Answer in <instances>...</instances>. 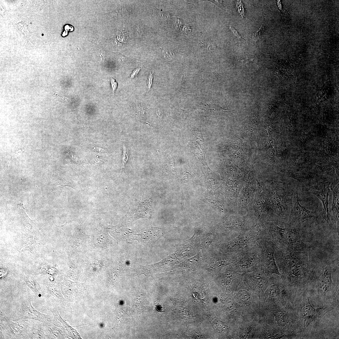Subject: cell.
Segmentation results:
<instances>
[{"instance_id": "1", "label": "cell", "mask_w": 339, "mask_h": 339, "mask_svg": "<svg viewBox=\"0 0 339 339\" xmlns=\"http://www.w3.org/2000/svg\"><path fill=\"white\" fill-rule=\"evenodd\" d=\"M274 257L278 269H281L289 280L292 281L304 279L313 262L307 250H284L276 246Z\"/></svg>"}, {"instance_id": "2", "label": "cell", "mask_w": 339, "mask_h": 339, "mask_svg": "<svg viewBox=\"0 0 339 339\" xmlns=\"http://www.w3.org/2000/svg\"><path fill=\"white\" fill-rule=\"evenodd\" d=\"M262 238L271 241L277 248L284 250L302 251L307 247L301 240L297 229L283 228L271 224L264 230H262Z\"/></svg>"}, {"instance_id": "3", "label": "cell", "mask_w": 339, "mask_h": 339, "mask_svg": "<svg viewBox=\"0 0 339 339\" xmlns=\"http://www.w3.org/2000/svg\"><path fill=\"white\" fill-rule=\"evenodd\" d=\"M260 228L250 230L227 242L220 244L218 250L222 253L238 252L251 248L256 245L257 241L262 239Z\"/></svg>"}, {"instance_id": "4", "label": "cell", "mask_w": 339, "mask_h": 339, "mask_svg": "<svg viewBox=\"0 0 339 339\" xmlns=\"http://www.w3.org/2000/svg\"><path fill=\"white\" fill-rule=\"evenodd\" d=\"M232 267L236 272H245L259 268L261 266L257 245L249 249L233 253Z\"/></svg>"}, {"instance_id": "5", "label": "cell", "mask_w": 339, "mask_h": 339, "mask_svg": "<svg viewBox=\"0 0 339 339\" xmlns=\"http://www.w3.org/2000/svg\"><path fill=\"white\" fill-rule=\"evenodd\" d=\"M256 245L260 254L261 267L267 274L281 276L274 257L275 245L270 240L264 238L259 239Z\"/></svg>"}, {"instance_id": "6", "label": "cell", "mask_w": 339, "mask_h": 339, "mask_svg": "<svg viewBox=\"0 0 339 339\" xmlns=\"http://www.w3.org/2000/svg\"><path fill=\"white\" fill-rule=\"evenodd\" d=\"M30 298L24 300L20 308L12 318L13 321L23 320H31L41 322L51 323L52 320L49 315L42 313L36 309L33 306Z\"/></svg>"}, {"instance_id": "7", "label": "cell", "mask_w": 339, "mask_h": 339, "mask_svg": "<svg viewBox=\"0 0 339 339\" xmlns=\"http://www.w3.org/2000/svg\"><path fill=\"white\" fill-rule=\"evenodd\" d=\"M315 213L306 209L299 202L297 190L293 191L292 196V207L289 217V224L290 226L300 225L303 223L314 215Z\"/></svg>"}, {"instance_id": "8", "label": "cell", "mask_w": 339, "mask_h": 339, "mask_svg": "<svg viewBox=\"0 0 339 339\" xmlns=\"http://www.w3.org/2000/svg\"><path fill=\"white\" fill-rule=\"evenodd\" d=\"M21 321H12L5 318L1 320L0 327L4 338L7 339H18L27 336L29 325L26 320Z\"/></svg>"}, {"instance_id": "9", "label": "cell", "mask_w": 339, "mask_h": 339, "mask_svg": "<svg viewBox=\"0 0 339 339\" xmlns=\"http://www.w3.org/2000/svg\"><path fill=\"white\" fill-rule=\"evenodd\" d=\"M307 193L316 196L321 201L323 205L322 216L329 223L330 221V214L328 207V199L330 193V183H320L309 187L307 190Z\"/></svg>"}, {"instance_id": "10", "label": "cell", "mask_w": 339, "mask_h": 339, "mask_svg": "<svg viewBox=\"0 0 339 339\" xmlns=\"http://www.w3.org/2000/svg\"><path fill=\"white\" fill-rule=\"evenodd\" d=\"M17 210L20 218L22 229L27 234L34 235L38 231L37 225L34 220L30 219L26 213L22 203L17 205Z\"/></svg>"}, {"instance_id": "11", "label": "cell", "mask_w": 339, "mask_h": 339, "mask_svg": "<svg viewBox=\"0 0 339 339\" xmlns=\"http://www.w3.org/2000/svg\"><path fill=\"white\" fill-rule=\"evenodd\" d=\"M321 308H314L310 304L309 300V303H307L303 307L302 315L304 319V325L305 326H308L317 316L319 313Z\"/></svg>"}, {"instance_id": "12", "label": "cell", "mask_w": 339, "mask_h": 339, "mask_svg": "<svg viewBox=\"0 0 339 339\" xmlns=\"http://www.w3.org/2000/svg\"><path fill=\"white\" fill-rule=\"evenodd\" d=\"M27 338L47 339L43 330L42 322L36 320L31 326H29Z\"/></svg>"}, {"instance_id": "13", "label": "cell", "mask_w": 339, "mask_h": 339, "mask_svg": "<svg viewBox=\"0 0 339 339\" xmlns=\"http://www.w3.org/2000/svg\"><path fill=\"white\" fill-rule=\"evenodd\" d=\"M320 278L322 289L326 291L331 287L332 282L331 267L329 264H325L323 267Z\"/></svg>"}, {"instance_id": "14", "label": "cell", "mask_w": 339, "mask_h": 339, "mask_svg": "<svg viewBox=\"0 0 339 339\" xmlns=\"http://www.w3.org/2000/svg\"><path fill=\"white\" fill-rule=\"evenodd\" d=\"M330 188L333 193V203L332 208V215L334 218L337 219L339 211L338 183H332L330 186Z\"/></svg>"}, {"instance_id": "15", "label": "cell", "mask_w": 339, "mask_h": 339, "mask_svg": "<svg viewBox=\"0 0 339 339\" xmlns=\"http://www.w3.org/2000/svg\"><path fill=\"white\" fill-rule=\"evenodd\" d=\"M25 281L28 287L36 296L40 297L42 296V291L41 287L36 280L33 276H27Z\"/></svg>"}, {"instance_id": "16", "label": "cell", "mask_w": 339, "mask_h": 339, "mask_svg": "<svg viewBox=\"0 0 339 339\" xmlns=\"http://www.w3.org/2000/svg\"><path fill=\"white\" fill-rule=\"evenodd\" d=\"M238 296L239 300L242 303L246 304L250 303V296L246 291L243 290H239L238 292Z\"/></svg>"}, {"instance_id": "17", "label": "cell", "mask_w": 339, "mask_h": 339, "mask_svg": "<svg viewBox=\"0 0 339 339\" xmlns=\"http://www.w3.org/2000/svg\"><path fill=\"white\" fill-rule=\"evenodd\" d=\"M46 288L49 294L60 299H62L59 292L55 286L49 284L46 286Z\"/></svg>"}, {"instance_id": "18", "label": "cell", "mask_w": 339, "mask_h": 339, "mask_svg": "<svg viewBox=\"0 0 339 339\" xmlns=\"http://www.w3.org/2000/svg\"><path fill=\"white\" fill-rule=\"evenodd\" d=\"M286 315L283 311L277 312L275 315L277 321L282 326L284 325L286 321Z\"/></svg>"}, {"instance_id": "19", "label": "cell", "mask_w": 339, "mask_h": 339, "mask_svg": "<svg viewBox=\"0 0 339 339\" xmlns=\"http://www.w3.org/2000/svg\"><path fill=\"white\" fill-rule=\"evenodd\" d=\"M268 293L270 296L273 297H277L279 295V289L276 284L271 285L269 288Z\"/></svg>"}, {"instance_id": "20", "label": "cell", "mask_w": 339, "mask_h": 339, "mask_svg": "<svg viewBox=\"0 0 339 339\" xmlns=\"http://www.w3.org/2000/svg\"><path fill=\"white\" fill-rule=\"evenodd\" d=\"M263 29V26L261 25L259 29L256 32H254L252 35V39L256 41L261 37Z\"/></svg>"}, {"instance_id": "21", "label": "cell", "mask_w": 339, "mask_h": 339, "mask_svg": "<svg viewBox=\"0 0 339 339\" xmlns=\"http://www.w3.org/2000/svg\"><path fill=\"white\" fill-rule=\"evenodd\" d=\"M225 305L226 307L231 312H234L236 310V306L233 301L227 300L226 301Z\"/></svg>"}, {"instance_id": "22", "label": "cell", "mask_w": 339, "mask_h": 339, "mask_svg": "<svg viewBox=\"0 0 339 339\" xmlns=\"http://www.w3.org/2000/svg\"><path fill=\"white\" fill-rule=\"evenodd\" d=\"M123 152L122 155V163L123 167L124 166L128 159V153L126 146L123 145Z\"/></svg>"}, {"instance_id": "23", "label": "cell", "mask_w": 339, "mask_h": 339, "mask_svg": "<svg viewBox=\"0 0 339 339\" xmlns=\"http://www.w3.org/2000/svg\"><path fill=\"white\" fill-rule=\"evenodd\" d=\"M236 5L239 13L243 17L245 16V9L242 2L241 1H237L236 2Z\"/></svg>"}, {"instance_id": "24", "label": "cell", "mask_w": 339, "mask_h": 339, "mask_svg": "<svg viewBox=\"0 0 339 339\" xmlns=\"http://www.w3.org/2000/svg\"><path fill=\"white\" fill-rule=\"evenodd\" d=\"M213 325L214 328L218 331H221L223 327V324L220 320L215 319L213 321Z\"/></svg>"}, {"instance_id": "25", "label": "cell", "mask_w": 339, "mask_h": 339, "mask_svg": "<svg viewBox=\"0 0 339 339\" xmlns=\"http://www.w3.org/2000/svg\"><path fill=\"white\" fill-rule=\"evenodd\" d=\"M230 28L237 38L239 39L243 42L245 41V40L242 37L239 32L234 27L230 26Z\"/></svg>"}, {"instance_id": "26", "label": "cell", "mask_w": 339, "mask_h": 339, "mask_svg": "<svg viewBox=\"0 0 339 339\" xmlns=\"http://www.w3.org/2000/svg\"><path fill=\"white\" fill-rule=\"evenodd\" d=\"M153 71L150 72L148 77L147 86L148 89H150L152 83Z\"/></svg>"}, {"instance_id": "27", "label": "cell", "mask_w": 339, "mask_h": 339, "mask_svg": "<svg viewBox=\"0 0 339 339\" xmlns=\"http://www.w3.org/2000/svg\"><path fill=\"white\" fill-rule=\"evenodd\" d=\"M110 82L113 92L114 93L117 88V83L115 79L112 77L110 78Z\"/></svg>"}, {"instance_id": "28", "label": "cell", "mask_w": 339, "mask_h": 339, "mask_svg": "<svg viewBox=\"0 0 339 339\" xmlns=\"http://www.w3.org/2000/svg\"><path fill=\"white\" fill-rule=\"evenodd\" d=\"M90 149L92 151L103 153L105 152V150L100 148L94 146H91L89 147Z\"/></svg>"}, {"instance_id": "29", "label": "cell", "mask_w": 339, "mask_h": 339, "mask_svg": "<svg viewBox=\"0 0 339 339\" xmlns=\"http://www.w3.org/2000/svg\"><path fill=\"white\" fill-rule=\"evenodd\" d=\"M271 336L275 338H280L284 336L283 334L277 331L272 333Z\"/></svg>"}, {"instance_id": "30", "label": "cell", "mask_w": 339, "mask_h": 339, "mask_svg": "<svg viewBox=\"0 0 339 339\" xmlns=\"http://www.w3.org/2000/svg\"><path fill=\"white\" fill-rule=\"evenodd\" d=\"M141 68H138L135 69L132 72V73L131 75V78H135L138 74Z\"/></svg>"}, {"instance_id": "31", "label": "cell", "mask_w": 339, "mask_h": 339, "mask_svg": "<svg viewBox=\"0 0 339 339\" xmlns=\"http://www.w3.org/2000/svg\"><path fill=\"white\" fill-rule=\"evenodd\" d=\"M24 149H23L19 150H18L17 151H16L13 155L12 156V158H14L17 157L19 156L20 154H21L24 151Z\"/></svg>"}, {"instance_id": "32", "label": "cell", "mask_w": 339, "mask_h": 339, "mask_svg": "<svg viewBox=\"0 0 339 339\" xmlns=\"http://www.w3.org/2000/svg\"><path fill=\"white\" fill-rule=\"evenodd\" d=\"M250 331V329L249 327H248L245 329V331L243 332V335L244 336L247 337V336H248L249 334Z\"/></svg>"}]
</instances>
